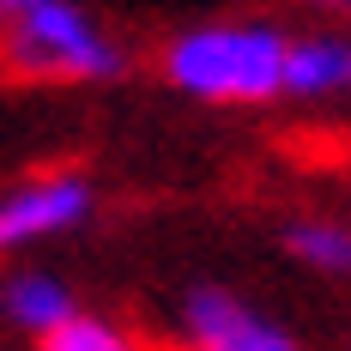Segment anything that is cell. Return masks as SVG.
<instances>
[{
  "label": "cell",
  "mask_w": 351,
  "mask_h": 351,
  "mask_svg": "<svg viewBox=\"0 0 351 351\" xmlns=\"http://www.w3.org/2000/svg\"><path fill=\"white\" fill-rule=\"evenodd\" d=\"M79 309V297H73V285L61 273H49V267H12L6 279H0V321L6 327H19V333H55L61 321Z\"/></svg>",
  "instance_id": "8992f818"
},
{
  "label": "cell",
  "mask_w": 351,
  "mask_h": 351,
  "mask_svg": "<svg viewBox=\"0 0 351 351\" xmlns=\"http://www.w3.org/2000/svg\"><path fill=\"white\" fill-rule=\"evenodd\" d=\"M176 333L188 351H303V339L273 309L248 303L230 285H194L176 303Z\"/></svg>",
  "instance_id": "277c9868"
},
{
  "label": "cell",
  "mask_w": 351,
  "mask_h": 351,
  "mask_svg": "<svg viewBox=\"0 0 351 351\" xmlns=\"http://www.w3.org/2000/svg\"><path fill=\"white\" fill-rule=\"evenodd\" d=\"M285 49L291 31L279 19H200L158 49V73L194 104L254 109L285 97Z\"/></svg>",
  "instance_id": "6da1fadb"
},
{
  "label": "cell",
  "mask_w": 351,
  "mask_h": 351,
  "mask_svg": "<svg viewBox=\"0 0 351 351\" xmlns=\"http://www.w3.org/2000/svg\"><path fill=\"white\" fill-rule=\"evenodd\" d=\"M97 212V182L85 170H36L0 194V261L85 230Z\"/></svg>",
  "instance_id": "3957f363"
},
{
  "label": "cell",
  "mask_w": 351,
  "mask_h": 351,
  "mask_svg": "<svg viewBox=\"0 0 351 351\" xmlns=\"http://www.w3.org/2000/svg\"><path fill=\"white\" fill-rule=\"evenodd\" d=\"M321 12H351V0H315Z\"/></svg>",
  "instance_id": "30bf717a"
},
{
  "label": "cell",
  "mask_w": 351,
  "mask_h": 351,
  "mask_svg": "<svg viewBox=\"0 0 351 351\" xmlns=\"http://www.w3.org/2000/svg\"><path fill=\"white\" fill-rule=\"evenodd\" d=\"M36 351H140V339L109 315H91V309H73L55 333H43Z\"/></svg>",
  "instance_id": "ba28073f"
},
{
  "label": "cell",
  "mask_w": 351,
  "mask_h": 351,
  "mask_svg": "<svg viewBox=\"0 0 351 351\" xmlns=\"http://www.w3.org/2000/svg\"><path fill=\"white\" fill-rule=\"evenodd\" d=\"M285 97H303V104L351 97V36H339V31L291 36V49H285Z\"/></svg>",
  "instance_id": "5b68a950"
},
{
  "label": "cell",
  "mask_w": 351,
  "mask_h": 351,
  "mask_svg": "<svg viewBox=\"0 0 351 351\" xmlns=\"http://www.w3.org/2000/svg\"><path fill=\"white\" fill-rule=\"evenodd\" d=\"M6 67L36 85H104L128 73V49L85 0H36L6 25Z\"/></svg>",
  "instance_id": "7a4b0ae2"
},
{
  "label": "cell",
  "mask_w": 351,
  "mask_h": 351,
  "mask_svg": "<svg viewBox=\"0 0 351 351\" xmlns=\"http://www.w3.org/2000/svg\"><path fill=\"white\" fill-rule=\"evenodd\" d=\"M36 0H0V25H12V19H19V12H31Z\"/></svg>",
  "instance_id": "9c48e42d"
},
{
  "label": "cell",
  "mask_w": 351,
  "mask_h": 351,
  "mask_svg": "<svg viewBox=\"0 0 351 351\" xmlns=\"http://www.w3.org/2000/svg\"><path fill=\"white\" fill-rule=\"evenodd\" d=\"M285 254L321 279H351V224L346 218H291L285 224Z\"/></svg>",
  "instance_id": "52a82bcc"
}]
</instances>
